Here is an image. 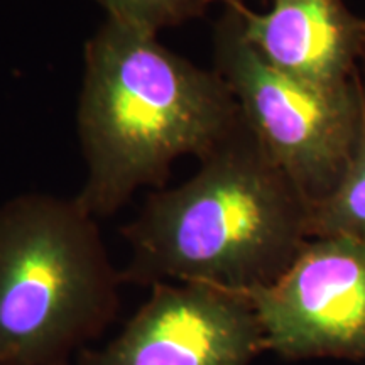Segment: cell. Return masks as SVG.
Here are the masks:
<instances>
[{
    "mask_svg": "<svg viewBox=\"0 0 365 365\" xmlns=\"http://www.w3.org/2000/svg\"><path fill=\"white\" fill-rule=\"evenodd\" d=\"M240 120L213 68L158 34L103 19L83 49L76 130L85 180L75 200L95 220L110 218L137 191L163 188L181 158L207 156Z\"/></svg>",
    "mask_w": 365,
    "mask_h": 365,
    "instance_id": "1",
    "label": "cell"
},
{
    "mask_svg": "<svg viewBox=\"0 0 365 365\" xmlns=\"http://www.w3.org/2000/svg\"><path fill=\"white\" fill-rule=\"evenodd\" d=\"M198 163L186 181L150 193L122 228L129 245L122 282H191L244 294L271 286L312 240V202L244 117Z\"/></svg>",
    "mask_w": 365,
    "mask_h": 365,
    "instance_id": "2",
    "label": "cell"
},
{
    "mask_svg": "<svg viewBox=\"0 0 365 365\" xmlns=\"http://www.w3.org/2000/svg\"><path fill=\"white\" fill-rule=\"evenodd\" d=\"M120 272L75 198L26 193L0 207V365H59L107 327Z\"/></svg>",
    "mask_w": 365,
    "mask_h": 365,
    "instance_id": "3",
    "label": "cell"
},
{
    "mask_svg": "<svg viewBox=\"0 0 365 365\" xmlns=\"http://www.w3.org/2000/svg\"><path fill=\"white\" fill-rule=\"evenodd\" d=\"M213 70L234 95L245 124L309 202L336 188L365 124L359 75L325 88L286 75L245 41L230 6L212 33Z\"/></svg>",
    "mask_w": 365,
    "mask_h": 365,
    "instance_id": "4",
    "label": "cell"
},
{
    "mask_svg": "<svg viewBox=\"0 0 365 365\" xmlns=\"http://www.w3.org/2000/svg\"><path fill=\"white\" fill-rule=\"evenodd\" d=\"M247 296L266 350L287 360H365V245L312 239L279 279Z\"/></svg>",
    "mask_w": 365,
    "mask_h": 365,
    "instance_id": "5",
    "label": "cell"
},
{
    "mask_svg": "<svg viewBox=\"0 0 365 365\" xmlns=\"http://www.w3.org/2000/svg\"><path fill=\"white\" fill-rule=\"evenodd\" d=\"M266 350L247 294L207 284L163 282L124 330L81 365H250Z\"/></svg>",
    "mask_w": 365,
    "mask_h": 365,
    "instance_id": "6",
    "label": "cell"
},
{
    "mask_svg": "<svg viewBox=\"0 0 365 365\" xmlns=\"http://www.w3.org/2000/svg\"><path fill=\"white\" fill-rule=\"evenodd\" d=\"M217 4L234 9L245 41L286 75L325 88L357 75L365 19L345 0H266V11H254L247 0Z\"/></svg>",
    "mask_w": 365,
    "mask_h": 365,
    "instance_id": "7",
    "label": "cell"
},
{
    "mask_svg": "<svg viewBox=\"0 0 365 365\" xmlns=\"http://www.w3.org/2000/svg\"><path fill=\"white\" fill-rule=\"evenodd\" d=\"M312 239L339 237L365 245V124L357 149L336 188L312 205Z\"/></svg>",
    "mask_w": 365,
    "mask_h": 365,
    "instance_id": "8",
    "label": "cell"
},
{
    "mask_svg": "<svg viewBox=\"0 0 365 365\" xmlns=\"http://www.w3.org/2000/svg\"><path fill=\"white\" fill-rule=\"evenodd\" d=\"M112 19L150 34L202 19L212 0H93Z\"/></svg>",
    "mask_w": 365,
    "mask_h": 365,
    "instance_id": "9",
    "label": "cell"
},
{
    "mask_svg": "<svg viewBox=\"0 0 365 365\" xmlns=\"http://www.w3.org/2000/svg\"><path fill=\"white\" fill-rule=\"evenodd\" d=\"M357 75H359V81H360V90H362L364 103H365V43H364L362 53H360L359 68H357Z\"/></svg>",
    "mask_w": 365,
    "mask_h": 365,
    "instance_id": "10",
    "label": "cell"
},
{
    "mask_svg": "<svg viewBox=\"0 0 365 365\" xmlns=\"http://www.w3.org/2000/svg\"><path fill=\"white\" fill-rule=\"evenodd\" d=\"M212 2H213V4H217V2H218V0H212ZM262 2H264V4H266V0H262Z\"/></svg>",
    "mask_w": 365,
    "mask_h": 365,
    "instance_id": "11",
    "label": "cell"
}]
</instances>
